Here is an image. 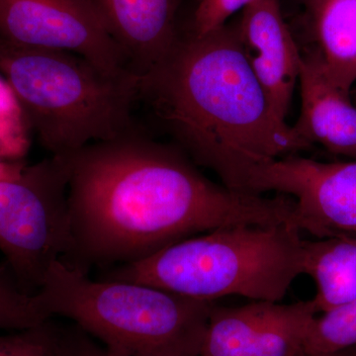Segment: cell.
<instances>
[{"label":"cell","instance_id":"cell-4","mask_svg":"<svg viewBox=\"0 0 356 356\" xmlns=\"http://www.w3.org/2000/svg\"><path fill=\"white\" fill-rule=\"evenodd\" d=\"M0 76L51 154H74L140 128L135 117L139 76L134 72L109 74L72 51L0 38Z\"/></svg>","mask_w":356,"mask_h":356},{"label":"cell","instance_id":"cell-11","mask_svg":"<svg viewBox=\"0 0 356 356\" xmlns=\"http://www.w3.org/2000/svg\"><path fill=\"white\" fill-rule=\"evenodd\" d=\"M120 46L131 72L144 76L177 41L184 0H91Z\"/></svg>","mask_w":356,"mask_h":356},{"label":"cell","instance_id":"cell-21","mask_svg":"<svg viewBox=\"0 0 356 356\" xmlns=\"http://www.w3.org/2000/svg\"><path fill=\"white\" fill-rule=\"evenodd\" d=\"M305 356H356V346L348 348V350L337 351V353H318V355H307Z\"/></svg>","mask_w":356,"mask_h":356},{"label":"cell","instance_id":"cell-16","mask_svg":"<svg viewBox=\"0 0 356 356\" xmlns=\"http://www.w3.org/2000/svg\"><path fill=\"white\" fill-rule=\"evenodd\" d=\"M356 346V299L318 314L307 337L306 355L332 353Z\"/></svg>","mask_w":356,"mask_h":356},{"label":"cell","instance_id":"cell-6","mask_svg":"<svg viewBox=\"0 0 356 356\" xmlns=\"http://www.w3.org/2000/svg\"><path fill=\"white\" fill-rule=\"evenodd\" d=\"M72 156L51 154L0 180V252L26 294L41 289L51 264L69 248Z\"/></svg>","mask_w":356,"mask_h":356},{"label":"cell","instance_id":"cell-3","mask_svg":"<svg viewBox=\"0 0 356 356\" xmlns=\"http://www.w3.org/2000/svg\"><path fill=\"white\" fill-rule=\"evenodd\" d=\"M305 243L292 222L233 225L110 267L96 278L142 283L201 301L241 296L281 302L304 274Z\"/></svg>","mask_w":356,"mask_h":356},{"label":"cell","instance_id":"cell-7","mask_svg":"<svg viewBox=\"0 0 356 356\" xmlns=\"http://www.w3.org/2000/svg\"><path fill=\"white\" fill-rule=\"evenodd\" d=\"M245 191L291 198L293 222L315 238L356 236V161L273 159L250 172Z\"/></svg>","mask_w":356,"mask_h":356},{"label":"cell","instance_id":"cell-19","mask_svg":"<svg viewBox=\"0 0 356 356\" xmlns=\"http://www.w3.org/2000/svg\"><path fill=\"white\" fill-rule=\"evenodd\" d=\"M254 0H197L188 32L207 34L221 28L234 14L243 10Z\"/></svg>","mask_w":356,"mask_h":356},{"label":"cell","instance_id":"cell-12","mask_svg":"<svg viewBox=\"0 0 356 356\" xmlns=\"http://www.w3.org/2000/svg\"><path fill=\"white\" fill-rule=\"evenodd\" d=\"M298 81L301 111L293 127L300 137L356 159V106L350 92L330 81L311 51L302 55Z\"/></svg>","mask_w":356,"mask_h":356},{"label":"cell","instance_id":"cell-14","mask_svg":"<svg viewBox=\"0 0 356 356\" xmlns=\"http://www.w3.org/2000/svg\"><path fill=\"white\" fill-rule=\"evenodd\" d=\"M304 274L315 282L318 314L356 299V236L306 240Z\"/></svg>","mask_w":356,"mask_h":356},{"label":"cell","instance_id":"cell-13","mask_svg":"<svg viewBox=\"0 0 356 356\" xmlns=\"http://www.w3.org/2000/svg\"><path fill=\"white\" fill-rule=\"evenodd\" d=\"M313 48L325 74L350 92L356 83V0H304Z\"/></svg>","mask_w":356,"mask_h":356},{"label":"cell","instance_id":"cell-8","mask_svg":"<svg viewBox=\"0 0 356 356\" xmlns=\"http://www.w3.org/2000/svg\"><path fill=\"white\" fill-rule=\"evenodd\" d=\"M0 38L28 48L72 51L109 74L131 72L91 0H0Z\"/></svg>","mask_w":356,"mask_h":356},{"label":"cell","instance_id":"cell-2","mask_svg":"<svg viewBox=\"0 0 356 356\" xmlns=\"http://www.w3.org/2000/svg\"><path fill=\"white\" fill-rule=\"evenodd\" d=\"M139 106L196 165L238 191L257 166L311 147L274 113L236 23L203 35L179 30L165 58L139 77Z\"/></svg>","mask_w":356,"mask_h":356},{"label":"cell","instance_id":"cell-10","mask_svg":"<svg viewBox=\"0 0 356 356\" xmlns=\"http://www.w3.org/2000/svg\"><path fill=\"white\" fill-rule=\"evenodd\" d=\"M243 53L274 113L286 122L302 55L280 0H254L236 23Z\"/></svg>","mask_w":356,"mask_h":356},{"label":"cell","instance_id":"cell-1","mask_svg":"<svg viewBox=\"0 0 356 356\" xmlns=\"http://www.w3.org/2000/svg\"><path fill=\"white\" fill-rule=\"evenodd\" d=\"M67 199L70 243L60 261L86 274L221 227L292 221L289 197L216 184L142 127L72 154Z\"/></svg>","mask_w":356,"mask_h":356},{"label":"cell","instance_id":"cell-9","mask_svg":"<svg viewBox=\"0 0 356 356\" xmlns=\"http://www.w3.org/2000/svg\"><path fill=\"white\" fill-rule=\"evenodd\" d=\"M318 315L312 299L214 304L198 356H305L307 337Z\"/></svg>","mask_w":356,"mask_h":356},{"label":"cell","instance_id":"cell-20","mask_svg":"<svg viewBox=\"0 0 356 356\" xmlns=\"http://www.w3.org/2000/svg\"><path fill=\"white\" fill-rule=\"evenodd\" d=\"M27 163L23 159L20 161H6L0 159V180L6 179L19 175Z\"/></svg>","mask_w":356,"mask_h":356},{"label":"cell","instance_id":"cell-5","mask_svg":"<svg viewBox=\"0 0 356 356\" xmlns=\"http://www.w3.org/2000/svg\"><path fill=\"white\" fill-rule=\"evenodd\" d=\"M36 294L51 317L69 318L106 356H198L214 305L142 283L91 278L60 261Z\"/></svg>","mask_w":356,"mask_h":356},{"label":"cell","instance_id":"cell-15","mask_svg":"<svg viewBox=\"0 0 356 356\" xmlns=\"http://www.w3.org/2000/svg\"><path fill=\"white\" fill-rule=\"evenodd\" d=\"M54 317L28 329L0 336V356H106L104 346L81 327Z\"/></svg>","mask_w":356,"mask_h":356},{"label":"cell","instance_id":"cell-18","mask_svg":"<svg viewBox=\"0 0 356 356\" xmlns=\"http://www.w3.org/2000/svg\"><path fill=\"white\" fill-rule=\"evenodd\" d=\"M51 318L38 295L23 293L13 281L0 277V331H19Z\"/></svg>","mask_w":356,"mask_h":356},{"label":"cell","instance_id":"cell-17","mask_svg":"<svg viewBox=\"0 0 356 356\" xmlns=\"http://www.w3.org/2000/svg\"><path fill=\"white\" fill-rule=\"evenodd\" d=\"M31 127L13 91L0 76V159L20 161L31 144Z\"/></svg>","mask_w":356,"mask_h":356}]
</instances>
